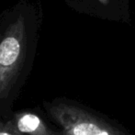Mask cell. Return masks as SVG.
Returning <instances> with one entry per match:
<instances>
[{"label":"cell","instance_id":"6da1fadb","mask_svg":"<svg viewBox=\"0 0 135 135\" xmlns=\"http://www.w3.org/2000/svg\"><path fill=\"white\" fill-rule=\"evenodd\" d=\"M41 13L33 2L22 0L0 16V119L12 116L32 69Z\"/></svg>","mask_w":135,"mask_h":135},{"label":"cell","instance_id":"7a4b0ae2","mask_svg":"<svg viewBox=\"0 0 135 135\" xmlns=\"http://www.w3.org/2000/svg\"><path fill=\"white\" fill-rule=\"evenodd\" d=\"M43 109L64 135H122L67 99L44 101Z\"/></svg>","mask_w":135,"mask_h":135},{"label":"cell","instance_id":"3957f363","mask_svg":"<svg viewBox=\"0 0 135 135\" xmlns=\"http://www.w3.org/2000/svg\"><path fill=\"white\" fill-rule=\"evenodd\" d=\"M48 116L41 108H25L14 110L6 126L20 135H64L48 120Z\"/></svg>","mask_w":135,"mask_h":135},{"label":"cell","instance_id":"277c9868","mask_svg":"<svg viewBox=\"0 0 135 135\" xmlns=\"http://www.w3.org/2000/svg\"><path fill=\"white\" fill-rule=\"evenodd\" d=\"M0 135H20L6 126L4 120L0 119Z\"/></svg>","mask_w":135,"mask_h":135},{"label":"cell","instance_id":"5b68a950","mask_svg":"<svg viewBox=\"0 0 135 135\" xmlns=\"http://www.w3.org/2000/svg\"><path fill=\"white\" fill-rule=\"evenodd\" d=\"M99 2H101L102 4H107V2H108V0H98Z\"/></svg>","mask_w":135,"mask_h":135}]
</instances>
